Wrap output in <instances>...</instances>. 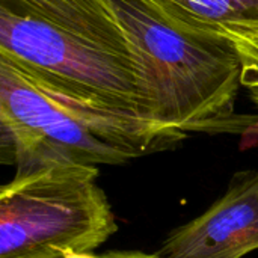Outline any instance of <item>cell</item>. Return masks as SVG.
Masks as SVG:
<instances>
[{"label": "cell", "mask_w": 258, "mask_h": 258, "mask_svg": "<svg viewBox=\"0 0 258 258\" xmlns=\"http://www.w3.org/2000/svg\"><path fill=\"white\" fill-rule=\"evenodd\" d=\"M242 60V86L252 103L258 100V30H236L227 35Z\"/></svg>", "instance_id": "cell-7"}, {"label": "cell", "mask_w": 258, "mask_h": 258, "mask_svg": "<svg viewBox=\"0 0 258 258\" xmlns=\"http://www.w3.org/2000/svg\"><path fill=\"white\" fill-rule=\"evenodd\" d=\"M63 258H104L103 255H95L92 252H73L67 251L63 252Z\"/></svg>", "instance_id": "cell-9"}, {"label": "cell", "mask_w": 258, "mask_h": 258, "mask_svg": "<svg viewBox=\"0 0 258 258\" xmlns=\"http://www.w3.org/2000/svg\"><path fill=\"white\" fill-rule=\"evenodd\" d=\"M141 59L148 119L168 132L255 130L257 118L236 113L242 60L228 38L181 32L142 0H115Z\"/></svg>", "instance_id": "cell-2"}, {"label": "cell", "mask_w": 258, "mask_h": 258, "mask_svg": "<svg viewBox=\"0 0 258 258\" xmlns=\"http://www.w3.org/2000/svg\"><path fill=\"white\" fill-rule=\"evenodd\" d=\"M254 104L257 106V109H258V100H257V101H254Z\"/></svg>", "instance_id": "cell-10"}, {"label": "cell", "mask_w": 258, "mask_h": 258, "mask_svg": "<svg viewBox=\"0 0 258 258\" xmlns=\"http://www.w3.org/2000/svg\"><path fill=\"white\" fill-rule=\"evenodd\" d=\"M0 59L53 95L153 124L115 0H0Z\"/></svg>", "instance_id": "cell-1"}, {"label": "cell", "mask_w": 258, "mask_h": 258, "mask_svg": "<svg viewBox=\"0 0 258 258\" xmlns=\"http://www.w3.org/2000/svg\"><path fill=\"white\" fill-rule=\"evenodd\" d=\"M104 258H166L157 254H148L142 251H109L103 254Z\"/></svg>", "instance_id": "cell-8"}, {"label": "cell", "mask_w": 258, "mask_h": 258, "mask_svg": "<svg viewBox=\"0 0 258 258\" xmlns=\"http://www.w3.org/2000/svg\"><path fill=\"white\" fill-rule=\"evenodd\" d=\"M258 249V169L236 172L201 216L169 233L166 258H243Z\"/></svg>", "instance_id": "cell-5"}, {"label": "cell", "mask_w": 258, "mask_h": 258, "mask_svg": "<svg viewBox=\"0 0 258 258\" xmlns=\"http://www.w3.org/2000/svg\"><path fill=\"white\" fill-rule=\"evenodd\" d=\"M98 168L50 163L17 172L0 190V258L92 252L118 230Z\"/></svg>", "instance_id": "cell-4"}, {"label": "cell", "mask_w": 258, "mask_h": 258, "mask_svg": "<svg viewBox=\"0 0 258 258\" xmlns=\"http://www.w3.org/2000/svg\"><path fill=\"white\" fill-rule=\"evenodd\" d=\"M172 27L201 36L258 30V0H142Z\"/></svg>", "instance_id": "cell-6"}, {"label": "cell", "mask_w": 258, "mask_h": 258, "mask_svg": "<svg viewBox=\"0 0 258 258\" xmlns=\"http://www.w3.org/2000/svg\"><path fill=\"white\" fill-rule=\"evenodd\" d=\"M2 162L27 172L50 163L121 165L186 136L53 95L0 59Z\"/></svg>", "instance_id": "cell-3"}]
</instances>
